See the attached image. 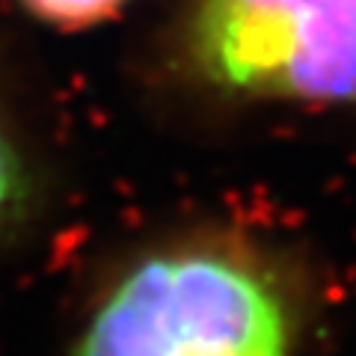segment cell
Listing matches in <instances>:
<instances>
[{
    "instance_id": "6da1fadb",
    "label": "cell",
    "mask_w": 356,
    "mask_h": 356,
    "mask_svg": "<svg viewBox=\"0 0 356 356\" xmlns=\"http://www.w3.org/2000/svg\"><path fill=\"white\" fill-rule=\"evenodd\" d=\"M312 297L282 252L235 235L163 243L110 282L72 356H300Z\"/></svg>"
},
{
    "instance_id": "7a4b0ae2",
    "label": "cell",
    "mask_w": 356,
    "mask_h": 356,
    "mask_svg": "<svg viewBox=\"0 0 356 356\" xmlns=\"http://www.w3.org/2000/svg\"><path fill=\"white\" fill-rule=\"evenodd\" d=\"M187 51L226 95L356 104V0H199Z\"/></svg>"
},
{
    "instance_id": "3957f363",
    "label": "cell",
    "mask_w": 356,
    "mask_h": 356,
    "mask_svg": "<svg viewBox=\"0 0 356 356\" xmlns=\"http://www.w3.org/2000/svg\"><path fill=\"white\" fill-rule=\"evenodd\" d=\"M30 196L27 163L21 158L13 134L0 122V235H6L24 214Z\"/></svg>"
},
{
    "instance_id": "277c9868",
    "label": "cell",
    "mask_w": 356,
    "mask_h": 356,
    "mask_svg": "<svg viewBox=\"0 0 356 356\" xmlns=\"http://www.w3.org/2000/svg\"><path fill=\"white\" fill-rule=\"evenodd\" d=\"M24 3L54 24H89L110 15L122 0H24Z\"/></svg>"
}]
</instances>
